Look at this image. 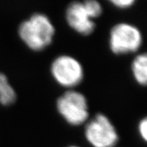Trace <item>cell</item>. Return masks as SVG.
I'll return each instance as SVG.
<instances>
[{
  "instance_id": "obj_5",
  "label": "cell",
  "mask_w": 147,
  "mask_h": 147,
  "mask_svg": "<svg viewBox=\"0 0 147 147\" xmlns=\"http://www.w3.org/2000/svg\"><path fill=\"white\" fill-rule=\"evenodd\" d=\"M51 74L56 83L62 86L74 87L83 80V68L78 59L68 55H62L53 62Z\"/></svg>"
},
{
  "instance_id": "obj_3",
  "label": "cell",
  "mask_w": 147,
  "mask_h": 147,
  "mask_svg": "<svg viewBox=\"0 0 147 147\" xmlns=\"http://www.w3.org/2000/svg\"><path fill=\"white\" fill-rule=\"evenodd\" d=\"M142 42L143 37L139 29L130 23H118L110 31V50L116 55L136 52Z\"/></svg>"
},
{
  "instance_id": "obj_2",
  "label": "cell",
  "mask_w": 147,
  "mask_h": 147,
  "mask_svg": "<svg viewBox=\"0 0 147 147\" xmlns=\"http://www.w3.org/2000/svg\"><path fill=\"white\" fill-rule=\"evenodd\" d=\"M56 107L59 114L71 125L83 124L89 117L87 100L82 93L74 90L67 91L59 97Z\"/></svg>"
},
{
  "instance_id": "obj_10",
  "label": "cell",
  "mask_w": 147,
  "mask_h": 147,
  "mask_svg": "<svg viewBox=\"0 0 147 147\" xmlns=\"http://www.w3.org/2000/svg\"><path fill=\"white\" fill-rule=\"evenodd\" d=\"M110 2L116 8L125 9L131 7L135 2L134 0H112Z\"/></svg>"
},
{
  "instance_id": "obj_8",
  "label": "cell",
  "mask_w": 147,
  "mask_h": 147,
  "mask_svg": "<svg viewBox=\"0 0 147 147\" xmlns=\"http://www.w3.org/2000/svg\"><path fill=\"white\" fill-rule=\"evenodd\" d=\"M17 98L15 90L10 85L8 80L4 74L0 73V104L8 106L14 104Z\"/></svg>"
},
{
  "instance_id": "obj_11",
  "label": "cell",
  "mask_w": 147,
  "mask_h": 147,
  "mask_svg": "<svg viewBox=\"0 0 147 147\" xmlns=\"http://www.w3.org/2000/svg\"><path fill=\"white\" fill-rule=\"evenodd\" d=\"M138 131L141 136L142 139L144 141H146L147 140V119L143 118L140 122L138 125Z\"/></svg>"
},
{
  "instance_id": "obj_4",
  "label": "cell",
  "mask_w": 147,
  "mask_h": 147,
  "mask_svg": "<svg viewBox=\"0 0 147 147\" xmlns=\"http://www.w3.org/2000/svg\"><path fill=\"white\" fill-rule=\"evenodd\" d=\"M86 139L93 147H113L119 136L112 122L106 116L98 113L85 128Z\"/></svg>"
},
{
  "instance_id": "obj_6",
  "label": "cell",
  "mask_w": 147,
  "mask_h": 147,
  "mask_svg": "<svg viewBox=\"0 0 147 147\" xmlns=\"http://www.w3.org/2000/svg\"><path fill=\"white\" fill-rule=\"evenodd\" d=\"M65 18L68 25L80 35H89L95 29V23L86 14L82 2L71 3L66 10Z\"/></svg>"
},
{
  "instance_id": "obj_9",
  "label": "cell",
  "mask_w": 147,
  "mask_h": 147,
  "mask_svg": "<svg viewBox=\"0 0 147 147\" xmlns=\"http://www.w3.org/2000/svg\"><path fill=\"white\" fill-rule=\"evenodd\" d=\"M82 3L90 19L92 20L98 18L102 13V7L101 4L95 0H87Z\"/></svg>"
},
{
  "instance_id": "obj_1",
  "label": "cell",
  "mask_w": 147,
  "mask_h": 147,
  "mask_svg": "<svg viewBox=\"0 0 147 147\" xmlns=\"http://www.w3.org/2000/svg\"><path fill=\"white\" fill-rule=\"evenodd\" d=\"M18 33L20 39L29 49L41 51L52 43L55 28L46 15L38 13L20 23Z\"/></svg>"
},
{
  "instance_id": "obj_7",
  "label": "cell",
  "mask_w": 147,
  "mask_h": 147,
  "mask_svg": "<svg viewBox=\"0 0 147 147\" xmlns=\"http://www.w3.org/2000/svg\"><path fill=\"white\" fill-rule=\"evenodd\" d=\"M134 78L140 85L146 86L147 82V56L146 53L138 55L131 65Z\"/></svg>"
},
{
  "instance_id": "obj_12",
  "label": "cell",
  "mask_w": 147,
  "mask_h": 147,
  "mask_svg": "<svg viewBox=\"0 0 147 147\" xmlns=\"http://www.w3.org/2000/svg\"><path fill=\"white\" fill-rule=\"evenodd\" d=\"M69 147H78V146H69Z\"/></svg>"
}]
</instances>
